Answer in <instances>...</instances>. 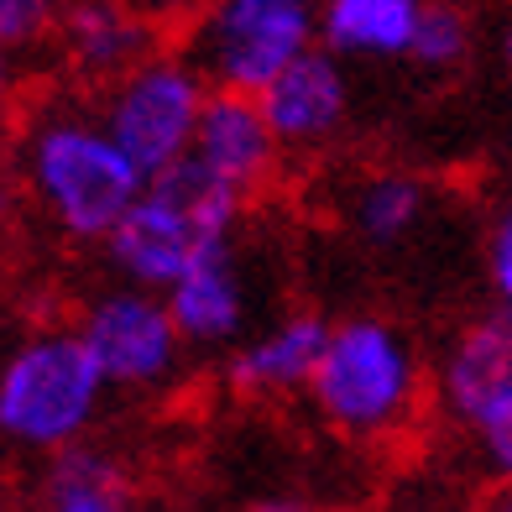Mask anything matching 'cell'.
Listing matches in <instances>:
<instances>
[{
    "mask_svg": "<svg viewBox=\"0 0 512 512\" xmlns=\"http://www.w3.org/2000/svg\"><path fill=\"white\" fill-rule=\"evenodd\" d=\"M21 183L63 241H105L147 189V173L115 142L100 110L48 105L21 131Z\"/></svg>",
    "mask_w": 512,
    "mask_h": 512,
    "instance_id": "obj_1",
    "label": "cell"
},
{
    "mask_svg": "<svg viewBox=\"0 0 512 512\" xmlns=\"http://www.w3.org/2000/svg\"><path fill=\"white\" fill-rule=\"evenodd\" d=\"M246 194H236L225 178H215L199 157H183L178 168L147 178V189L121 215V225L100 241L105 267L136 288L168 293L173 277H183L209 246L236 236Z\"/></svg>",
    "mask_w": 512,
    "mask_h": 512,
    "instance_id": "obj_2",
    "label": "cell"
},
{
    "mask_svg": "<svg viewBox=\"0 0 512 512\" xmlns=\"http://www.w3.org/2000/svg\"><path fill=\"white\" fill-rule=\"evenodd\" d=\"M309 398L319 418L345 439H387L413 424L424 403V361L403 324L382 314H351L330 324Z\"/></svg>",
    "mask_w": 512,
    "mask_h": 512,
    "instance_id": "obj_3",
    "label": "cell"
},
{
    "mask_svg": "<svg viewBox=\"0 0 512 512\" xmlns=\"http://www.w3.org/2000/svg\"><path fill=\"white\" fill-rule=\"evenodd\" d=\"M105 371L79 330H37L0 361V439L27 455H58L95 429Z\"/></svg>",
    "mask_w": 512,
    "mask_h": 512,
    "instance_id": "obj_4",
    "label": "cell"
},
{
    "mask_svg": "<svg viewBox=\"0 0 512 512\" xmlns=\"http://www.w3.org/2000/svg\"><path fill=\"white\" fill-rule=\"evenodd\" d=\"M319 48V0H209L189 21L183 53L215 89H262Z\"/></svg>",
    "mask_w": 512,
    "mask_h": 512,
    "instance_id": "obj_5",
    "label": "cell"
},
{
    "mask_svg": "<svg viewBox=\"0 0 512 512\" xmlns=\"http://www.w3.org/2000/svg\"><path fill=\"white\" fill-rule=\"evenodd\" d=\"M209 89L215 84L199 74V63L189 53H162L157 48L152 58L136 63L131 74L105 84L100 115L115 131V142L131 152L136 168L147 178H157L194 152Z\"/></svg>",
    "mask_w": 512,
    "mask_h": 512,
    "instance_id": "obj_6",
    "label": "cell"
},
{
    "mask_svg": "<svg viewBox=\"0 0 512 512\" xmlns=\"http://www.w3.org/2000/svg\"><path fill=\"white\" fill-rule=\"evenodd\" d=\"M439 408L471 439L497 481L512 476V304L486 314L450 340L439 361Z\"/></svg>",
    "mask_w": 512,
    "mask_h": 512,
    "instance_id": "obj_7",
    "label": "cell"
},
{
    "mask_svg": "<svg viewBox=\"0 0 512 512\" xmlns=\"http://www.w3.org/2000/svg\"><path fill=\"white\" fill-rule=\"evenodd\" d=\"M74 330L84 335L89 356L105 371L110 392H157L178 377L183 366V340L178 319L168 309V298L157 288H136V283H121L95 293L89 304L79 309Z\"/></svg>",
    "mask_w": 512,
    "mask_h": 512,
    "instance_id": "obj_8",
    "label": "cell"
},
{
    "mask_svg": "<svg viewBox=\"0 0 512 512\" xmlns=\"http://www.w3.org/2000/svg\"><path fill=\"white\" fill-rule=\"evenodd\" d=\"M262 110L277 131L283 152H319L351 121V74L335 48H309L298 63H288L267 89Z\"/></svg>",
    "mask_w": 512,
    "mask_h": 512,
    "instance_id": "obj_9",
    "label": "cell"
},
{
    "mask_svg": "<svg viewBox=\"0 0 512 512\" xmlns=\"http://www.w3.org/2000/svg\"><path fill=\"white\" fill-rule=\"evenodd\" d=\"M162 298H168L189 351H236L251 319V277L236 251V236L209 246L189 272L173 277Z\"/></svg>",
    "mask_w": 512,
    "mask_h": 512,
    "instance_id": "obj_10",
    "label": "cell"
},
{
    "mask_svg": "<svg viewBox=\"0 0 512 512\" xmlns=\"http://www.w3.org/2000/svg\"><path fill=\"white\" fill-rule=\"evenodd\" d=\"M215 178H225L236 194H256L267 189L277 173V157H283V142L262 110V95H241V89H209V105L199 115V136L194 152Z\"/></svg>",
    "mask_w": 512,
    "mask_h": 512,
    "instance_id": "obj_11",
    "label": "cell"
},
{
    "mask_svg": "<svg viewBox=\"0 0 512 512\" xmlns=\"http://www.w3.org/2000/svg\"><path fill=\"white\" fill-rule=\"evenodd\" d=\"M58 48L84 84H115L157 53V21L136 0H68L58 21Z\"/></svg>",
    "mask_w": 512,
    "mask_h": 512,
    "instance_id": "obj_12",
    "label": "cell"
},
{
    "mask_svg": "<svg viewBox=\"0 0 512 512\" xmlns=\"http://www.w3.org/2000/svg\"><path fill=\"white\" fill-rule=\"evenodd\" d=\"M330 340V319L319 314H288L267 330L246 335L236 351H225V377L236 392H309L314 366Z\"/></svg>",
    "mask_w": 512,
    "mask_h": 512,
    "instance_id": "obj_13",
    "label": "cell"
},
{
    "mask_svg": "<svg viewBox=\"0 0 512 512\" xmlns=\"http://www.w3.org/2000/svg\"><path fill=\"white\" fill-rule=\"evenodd\" d=\"M429 0H319V42L340 58H408Z\"/></svg>",
    "mask_w": 512,
    "mask_h": 512,
    "instance_id": "obj_14",
    "label": "cell"
},
{
    "mask_svg": "<svg viewBox=\"0 0 512 512\" xmlns=\"http://www.w3.org/2000/svg\"><path fill=\"white\" fill-rule=\"evenodd\" d=\"M424 209H429V189L413 173L377 168L345 194V225H351L366 246L387 251V246H403L413 230L424 225Z\"/></svg>",
    "mask_w": 512,
    "mask_h": 512,
    "instance_id": "obj_15",
    "label": "cell"
},
{
    "mask_svg": "<svg viewBox=\"0 0 512 512\" xmlns=\"http://www.w3.org/2000/svg\"><path fill=\"white\" fill-rule=\"evenodd\" d=\"M465 53H471V27L455 6H424V21H418L413 37V63L429 68V74H445V68H460Z\"/></svg>",
    "mask_w": 512,
    "mask_h": 512,
    "instance_id": "obj_16",
    "label": "cell"
},
{
    "mask_svg": "<svg viewBox=\"0 0 512 512\" xmlns=\"http://www.w3.org/2000/svg\"><path fill=\"white\" fill-rule=\"evenodd\" d=\"M63 6L68 0H0V42L16 53H27L37 42L58 37Z\"/></svg>",
    "mask_w": 512,
    "mask_h": 512,
    "instance_id": "obj_17",
    "label": "cell"
},
{
    "mask_svg": "<svg viewBox=\"0 0 512 512\" xmlns=\"http://www.w3.org/2000/svg\"><path fill=\"white\" fill-rule=\"evenodd\" d=\"M486 272L502 304H512V204L502 209V220L492 225V246H486Z\"/></svg>",
    "mask_w": 512,
    "mask_h": 512,
    "instance_id": "obj_18",
    "label": "cell"
},
{
    "mask_svg": "<svg viewBox=\"0 0 512 512\" xmlns=\"http://www.w3.org/2000/svg\"><path fill=\"white\" fill-rule=\"evenodd\" d=\"M16 95H21V79H16V48L0 42V131L11 126L16 115Z\"/></svg>",
    "mask_w": 512,
    "mask_h": 512,
    "instance_id": "obj_19",
    "label": "cell"
},
{
    "mask_svg": "<svg viewBox=\"0 0 512 512\" xmlns=\"http://www.w3.org/2000/svg\"><path fill=\"white\" fill-rule=\"evenodd\" d=\"M136 6H142L157 27H168V21H194L209 0H136Z\"/></svg>",
    "mask_w": 512,
    "mask_h": 512,
    "instance_id": "obj_20",
    "label": "cell"
},
{
    "mask_svg": "<svg viewBox=\"0 0 512 512\" xmlns=\"http://www.w3.org/2000/svg\"><path fill=\"white\" fill-rule=\"evenodd\" d=\"M246 512H314L304 497H262V502H251Z\"/></svg>",
    "mask_w": 512,
    "mask_h": 512,
    "instance_id": "obj_21",
    "label": "cell"
},
{
    "mask_svg": "<svg viewBox=\"0 0 512 512\" xmlns=\"http://www.w3.org/2000/svg\"><path fill=\"white\" fill-rule=\"evenodd\" d=\"M481 512H512V476H507V481H497V492L481 502Z\"/></svg>",
    "mask_w": 512,
    "mask_h": 512,
    "instance_id": "obj_22",
    "label": "cell"
},
{
    "mask_svg": "<svg viewBox=\"0 0 512 512\" xmlns=\"http://www.w3.org/2000/svg\"><path fill=\"white\" fill-rule=\"evenodd\" d=\"M507 68H512V37H507Z\"/></svg>",
    "mask_w": 512,
    "mask_h": 512,
    "instance_id": "obj_23",
    "label": "cell"
},
{
    "mask_svg": "<svg viewBox=\"0 0 512 512\" xmlns=\"http://www.w3.org/2000/svg\"><path fill=\"white\" fill-rule=\"evenodd\" d=\"M0 215H6V194H0Z\"/></svg>",
    "mask_w": 512,
    "mask_h": 512,
    "instance_id": "obj_24",
    "label": "cell"
},
{
    "mask_svg": "<svg viewBox=\"0 0 512 512\" xmlns=\"http://www.w3.org/2000/svg\"><path fill=\"white\" fill-rule=\"evenodd\" d=\"M136 512H142V507H136Z\"/></svg>",
    "mask_w": 512,
    "mask_h": 512,
    "instance_id": "obj_25",
    "label": "cell"
}]
</instances>
